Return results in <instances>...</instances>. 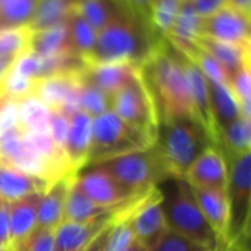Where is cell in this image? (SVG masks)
I'll list each match as a JSON object with an SVG mask.
<instances>
[{
  "instance_id": "14",
  "label": "cell",
  "mask_w": 251,
  "mask_h": 251,
  "mask_svg": "<svg viewBox=\"0 0 251 251\" xmlns=\"http://www.w3.org/2000/svg\"><path fill=\"white\" fill-rule=\"evenodd\" d=\"M93 118L85 112L75 109L69 113V126L65 143V156L69 171L76 175L88 165L91 144Z\"/></svg>"
},
{
  "instance_id": "12",
  "label": "cell",
  "mask_w": 251,
  "mask_h": 251,
  "mask_svg": "<svg viewBox=\"0 0 251 251\" xmlns=\"http://www.w3.org/2000/svg\"><path fill=\"white\" fill-rule=\"evenodd\" d=\"M184 179L194 188L226 190L228 162L219 147H207L187 169Z\"/></svg>"
},
{
  "instance_id": "38",
  "label": "cell",
  "mask_w": 251,
  "mask_h": 251,
  "mask_svg": "<svg viewBox=\"0 0 251 251\" xmlns=\"http://www.w3.org/2000/svg\"><path fill=\"white\" fill-rule=\"evenodd\" d=\"M0 247L9 249V203L0 204Z\"/></svg>"
},
{
  "instance_id": "34",
  "label": "cell",
  "mask_w": 251,
  "mask_h": 251,
  "mask_svg": "<svg viewBox=\"0 0 251 251\" xmlns=\"http://www.w3.org/2000/svg\"><path fill=\"white\" fill-rule=\"evenodd\" d=\"M228 85L240 103L241 115L251 119V78L250 65L243 66L228 78Z\"/></svg>"
},
{
  "instance_id": "33",
  "label": "cell",
  "mask_w": 251,
  "mask_h": 251,
  "mask_svg": "<svg viewBox=\"0 0 251 251\" xmlns=\"http://www.w3.org/2000/svg\"><path fill=\"white\" fill-rule=\"evenodd\" d=\"M29 37L31 31L28 28L0 31V57L18 60L28 50Z\"/></svg>"
},
{
  "instance_id": "2",
  "label": "cell",
  "mask_w": 251,
  "mask_h": 251,
  "mask_svg": "<svg viewBox=\"0 0 251 251\" xmlns=\"http://www.w3.org/2000/svg\"><path fill=\"white\" fill-rule=\"evenodd\" d=\"M141 74L154 101L159 122L169 119L197 121L184 66V56L179 50L172 53L163 46L160 51L141 68Z\"/></svg>"
},
{
  "instance_id": "1",
  "label": "cell",
  "mask_w": 251,
  "mask_h": 251,
  "mask_svg": "<svg viewBox=\"0 0 251 251\" xmlns=\"http://www.w3.org/2000/svg\"><path fill=\"white\" fill-rule=\"evenodd\" d=\"M162 38L150 18L128 4L97 32L96 43L84 62L87 65L129 63L143 68L163 47Z\"/></svg>"
},
{
  "instance_id": "22",
  "label": "cell",
  "mask_w": 251,
  "mask_h": 251,
  "mask_svg": "<svg viewBox=\"0 0 251 251\" xmlns=\"http://www.w3.org/2000/svg\"><path fill=\"white\" fill-rule=\"evenodd\" d=\"M28 50L41 57H60L72 54L65 22L47 29L34 31L29 37Z\"/></svg>"
},
{
  "instance_id": "3",
  "label": "cell",
  "mask_w": 251,
  "mask_h": 251,
  "mask_svg": "<svg viewBox=\"0 0 251 251\" xmlns=\"http://www.w3.org/2000/svg\"><path fill=\"white\" fill-rule=\"evenodd\" d=\"M160 206L168 225L172 229L212 251H222V243L203 216L191 187L184 178L171 176L157 185Z\"/></svg>"
},
{
  "instance_id": "5",
  "label": "cell",
  "mask_w": 251,
  "mask_h": 251,
  "mask_svg": "<svg viewBox=\"0 0 251 251\" xmlns=\"http://www.w3.org/2000/svg\"><path fill=\"white\" fill-rule=\"evenodd\" d=\"M154 137L126 124L110 109L93 118L88 165L150 149L154 146Z\"/></svg>"
},
{
  "instance_id": "19",
  "label": "cell",
  "mask_w": 251,
  "mask_h": 251,
  "mask_svg": "<svg viewBox=\"0 0 251 251\" xmlns=\"http://www.w3.org/2000/svg\"><path fill=\"white\" fill-rule=\"evenodd\" d=\"M149 194V193H147ZM146 194V196H147ZM144 197V196H143ZM143 197H140L138 200L128 203L125 206H118V207H103L99 206L96 203H93L78 187V184L75 182V178L71 184L69 193H68V199H66V206H65V219L66 222H88L93 221L96 218H101V216H107V215H116L121 212H125L128 209H131L132 206H135Z\"/></svg>"
},
{
  "instance_id": "42",
  "label": "cell",
  "mask_w": 251,
  "mask_h": 251,
  "mask_svg": "<svg viewBox=\"0 0 251 251\" xmlns=\"http://www.w3.org/2000/svg\"><path fill=\"white\" fill-rule=\"evenodd\" d=\"M125 251H149V247H146L144 244H141L140 241L135 240V241H134V243H132Z\"/></svg>"
},
{
  "instance_id": "29",
  "label": "cell",
  "mask_w": 251,
  "mask_h": 251,
  "mask_svg": "<svg viewBox=\"0 0 251 251\" xmlns=\"http://www.w3.org/2000/svg\"><path fill=\"white\" fill-rule=\"evenodd\" d=\"M50 109L31 96L18 103V125L25 132H47L49 134Z\"/></svg>"
},
{
  "instance_id": "28",
  "label": "cell",
  "mask_w": 251,
  "mask_h": 251,
  "mask_svg": "<svg viewBox=\"0 0 251 251\" xmlns=\"http://www.w3.org/2000/svg\"><path fill=\"white\" fill-rule=\"evenodd\" d=\"M128 4L122 0H82L76 10L99 32L110 24Z\"/></svg>"
},
{
  "instance_id": "43",
  "label": "cell",
  "mask_w": 251,
  "mask_h": 251,
  "mask_svg": "<svg viewBox=\"0 0 251 251\" xmlns=\"http://www.w3.org/2000/svg\"><path fill=\"white\" fill-rule=\"evenodd\" d=\"M228 251H247V247L246 249H241V244H238V246H232V247H229V249H226Z\"/></svg>"
},
{
  "instance_id": "27",
  "label": "cell",
  "mask_w": 251,
  "mask_h": 251,
  "mask_svg": "<svg viewBox=\"0 0 251 251\" xmlns=\"http://www.w3.org/2000/svg\"><path fill=\"white\" fill-rule=\"evenodd\" d=\"M200 24L201 16L194 9L191 0H182L168 37H171L178 49H184L185 46L193 44L200 35Z\"/></svg>"
},
{
  "instance_id": "25",
  "label": "cell",
  "mask_w": 251,
  "mask_h": 251,
  "mask_svg": "<svg viewBox=\"0 0 251 251\" xmlns=\"http://www.w3.org/2000/svg\"><path fill=\"white\" fill-rule=\"evenodd\" d=\"M81 1L82 0H40L28 29L34 32L62 25L68 15L76 9Z\"/></svg>"
},
{
  "instance_id": "6",
  "label": "cell",
  "mask_w": 251,
  "mask_h": 251,
  "mask_svg": "<svg viewBox=\"0 0 251 251\" xmlns=\"http://www.w3.org/2000/svg\"><path fill=\"white\" fill-rule=\"evenodd\" d=\"M93 165L101 168L124 187L135 193H149L162 181L172 176L156 146Z\"/></svg>"
},
{
  "instance_id": "21",
  "label": "cell",
  "mask_w": 251,
  "mask_h": 251,
  "mask_svg": "<svg viewBox=\"0 0 251 251\" xmlns=\"http://www.w3.org/2000/svg\"><path fill=\"white\" fill-rule=\"evenodd\" d=\"M196 44L209 53L224 69L228 78L246 65H250V46H237L206 37H197Z\"/></svg>"
},
{
  "instance_id": "17",
  "label": "cell",
  "mask_w": 251,
  "mask_h": 251,
  "mask_svg": "<svg viewBox=\"0 0 251 251\" xmlns=\"http://www.w3.org/2000/svg\"><path fill=\"white\" fill-rule=\"evenodd\" d=\"M138 69V66L129 63H85V68L79 72V76L109 97H113Z\"/></svg>"
},
{
  "instance_id": "31",
  "label": "cell",
  "mask_w": 251,
  "mask_h": 251,
  "mask_svg": "<svg viewBox=\"0 0 251 251\" xmlns=\"http://www.w3.org/2000/svg\"><path fill=\"white\" fill-rule=\"evenodd\" d=\"M76 109L85 112L91 118H96L112 109V97L100 91L93 84L84 81L78 75V90H76Z\"/></svg>"
},
{
  "instance_id": "23",
  "label": "cell",
  "mask_w": 251,
  "mask_h": 251,
  "mask_svg": "<svg viewBox=\"0 0 251 251\" xmlns=\"http://www.w3.org/2000/svg\"><path fill=\"white\" fill-rule=\"evenodd\" d=\"M207 84H209L210 110H212V116H213L215 125L218 128V135H219L221 128L231 124L237 118L243 116L241 107L226 82L207 79Z\"/></svg>"
},
{
  "instance_id": "13",
  "label": "cell",
  "mask_w": 251,
  "mask_h": 251,
  "mask_svg": "<svg viewBox=\"0 0 251 251\" xmlns=\"http://www.w3.org/2000/svg\"><path fill=\"white\" fill-rule=\"evenodd\" d=\"M135 206H132L131 209H134ZM131 209L121 212V213H116V215H107V216L96 218L93 221L81 222V224L63 221L54 231V251L84 250L109 224H112L119 216L129 212Z\"/></svg>"
},
{
  "instance_id": "26",
  "label": "cell",
  "mask_w": 251,
  "mask_h": 251,
  "mask_svg": "<svg viewBox=\"0 0 251 251\" xmlns=\"http://www.w3.org/2000/svg\"><path fill=\"white\" fill-rule=\"evenodd\" d=\"M65 26L72 54L85 60L96 43L97 31L85 21V18L76 9H74L68 15V18L65 19Z\"/></svg>"
},
{
  "instance_id": "9",
  "label": "cell",
  "mask_w": 251,
  "mask_h": 251,
  "mask_svg": "<svg viewBox=\"0 0 251 251\" xmlns=\"http://www.w3.org/2000/svg\"><path fill=\"white\" fill-rule=\"evenodd\" d=\"M85 172H78L75 175V182L81 191L96 204L103 207H118L125 206L146 196L147 193H135L121 182H118L110 174L103 171L96 165L85 166ZM150 193V191H149Z\"/></svg>"
},
{
  "instance_id": "32",
  "label": "cell",
  "mask_w": 251,
  "mask_h": 251,
  "mask_svg": "<svg viewBox=\"0 0 251 251\" xmlns=\"http://www.w3.org/2000/svg\"><path fill=\"white\" fill-rule=\"evenodd\" d=\"M181 3L182 0H153L149 18L154 29L162 37L169 35Z\"/></svg>"
},
{
  "instance_id": "44",
  "label": "cell",
  "mask_w": 251,
  "mask_h": 251,
  "mask_svg": "<svg viewBox=\"0 0 251 251\" xmlns=\"http://www.w3.org/2000/svg\"><path fill=\"white\" fill-rule=\"evenodd\" d=\"M7 251H24L22 249H7Z\"/></svg>"
},
{
  "instance_id": "24",
  "label": "cell",
  "mask_w": 251,
  "mask_h": 251,
  "mask_svg": "<svg viewBox=\"0 0 251 251\" xmlns=\"http://www.w3.org/2000/svg\"><path fill=\"white\" fill-rule=\"evenodd\" d=\"M218 147L229 162L244 153L251 151V119L240 116L219 129Z\"/></svg>"
},
{
  "instance_id": "8",
  "label": "cell",
  "mask_w": 251,
  "mask_h": 251,
  "mask_svg": "<svg viewBox=\"0 0 251 251\" xmlns=\"http://www.w3.org/2000/svg\"><path fill=\"white\" fill-rule=\"evenodd\" d=\"M112 110L126 124L156 138L159 115L141 74V68L112 97Z\"/></svg>"
},
{
  "instance_id": "16",
  "label": "cell",
  "mask_w": 251,
  "mask_h": 251,
  "mask_svg": "<svg viewBox=\"0 0 251 251\" xmlns=\"http://www.w3.org/2000/svg\"><path fill=\"white\" fill-rule=\"evenodd\" d=\"M191 190L203 216L219 237L225 251L226 237H228V224H229V204H228L226 190H207V188H194V187H191Z\"/></svg>"
},
{
  "instance_id": "10",
  "label": "cell",
  "mask_w": 251,
  "mask_h": 251,
  "mask_svg": "<svg viewBox=\"0 0 251 251\" xmlns=\"http://www.w3.org/2000/svg\"><path fill=\"white\" fill-rule=\"evenodd\" d=\"M200 37L237 46H250V13L226 4L215 13L201 18Z\"/></svg>"
},
{
  "instance_id": "35",
  "label": "cell",
  "mask_w": 251,
  "mask_h": 251,
  "mask_svg": "<svg viewBox=\"0 0 251 251\" xmlns=\"http://www.w3.org/2000/svg\"><path fill=\"white\" fill-rule=\"evenodd\" d=\"M149 251H212L203 244H199L172 229H166V232L156 241Z\"/></svg>"
},
{
  "instance_id": "4",
  "label": "cell",
  "mask_w": 251,
  "mask_h": 251,
  "mask_svg": "<svg viewBox=\"0 0 251 251\" xmlns=\"http://www.w3.org/2000/svg\"><path fill=\"white\" fill-rule=\"evenodd\" d=\"M154 146L169 174L175 178H184L194 160L215 144L197 121L169 119L159 122Z\"/></svg>"
},
{
  "instance_id": "37",
  "label": "cell",
  "mask_w": 251,
  "mask_h": 251,
  "mask_svg": "<svg viewBox=\"0 0 251 251\" xmlns=\"http://www.w3.org/2000/svg\"><path fill=\"white\" fill-rule=\"evenodd\" d=\"M191 3L201 18H206L226 6V0H191Z\"/></svg>"
},
{
  "instance_id": "7",
  "label": "cell",
  "mask_w": 251,
  "mask_h": 251,
  "mask_svg": "<svg viewBox=\"0 0 251 251\" xmlns=\"http://www.w3.org/2000/svg\"><path fill=\"white\" fill-rule=\"evenodd\" d=\"M229 224L226 249L238 244H247L251 209V151L232 159L228 165Z\"/></svg>"
},
{
  "instance_id": "11",
  "label": "cell",
  "mask_w": 251,
  "mask_h": 251,
  "mask_svg": "<svg viewBox=\"0 0 251 251\" xmlns=\"http://www.w3.org/2000/svg\"><path fill=\"white\" fill-rule=\"evenodd\" d=\"M131 225L135 240L146 247H153L156 241L166 232L168 225L160 206V193L153 188L131 213Z\"/></svg>"
},
{
  "instance_id": "20",
  "label": "cell",
  "mask_w": 251,
  "mask_h": 251,
  "mask_svg": "<svg viewBox=\"0 0 251 251\" xmlns=\"http://www.w3.org/2000/svg\"><path fill=\"white\" fill-rule=\"evenodd\" d=\"M49 185L50 182L38 176L0 165V199L4 203H13L26 196L44 193Z\"/></svg>"
},
{
  "instance_id": "36",
  "label": "cell",
  "mask_w": 251,
  "mask_h": 251,
  "mask_svg": "<svg viewBox=\"0 0 251 251\" xmlns=\"http://www.w3.org/2000/svg\"><path fill=\"white\" fill-rule=\"evenodd\" d=\"M54 231L56 229H34L26 241L16 249L24 251H54Z\"/></svg>"
},
{
  "instance_id": "39",
  "label": "cell",
  "mask_w": 251,
  "mask_h": 251,
  "mask_svg": "<svg viewBox=\"0 0 251 251\" xmlns=\"http://www.w3.org/2000/svg\"><path fill=\"white\" fill-rule=\"evenodd\" d=\"M132 210V209H131ZM128 213V212H126ZM124 216V215H122ZM121 218V216H119ZM118 218V219H119ZM116 219V221H118ZM116 221H113L112 224H109L84 250H81V251H106V247H107V240H109V235H110V231H112V226H113V224L116 222Z\"/></svg>"
},
{
  "instance_id": "15",
  "label": "cell",
  "mask_w": 251,
  "mask_h": 251,
  "mask_svg": "<svg viewBox=\"0 0 251 251\" xmlns=\"http://www.w3.org/2000/svg\"><path fill=\"white\" fill-rule=\"evenodd\" d=\"M75 175H66L53 181L41 194L37 207L35 229H56L65 219V206Z\"/></svg>"
},
{
  "instance_id": "46",
  "label": "cell",
  "mask_w": 251,
  "mask_h": 251,
  "mask_svg": "<svg viewBox=\"0 0 251 251\" xmlns=\"http://www.w3.org/2000/svg\"><path fill=\"white\" fill-rule=\"evenodd\" d=\"M1 203H3V200H1V199H0V204H1Z\"/></svg>"
},
{
  "instance_id": "18",
  "label": "cell",
  "mask_w": 251,
  "mask_h": 251,
  "mask_svg": "<svg viewBox=\"0 0 251 251\" xmlns=\"http://www.w3.org/2000/svg\"><path fill=\"white\" fill-rule=\"evenodd\" d=\"M43 193L9 203V249L22 246L37 225V207Z\"/></svg>"
},
{
  "instance_id": "30",
  "label": "cell",
  "mask_w": 251,
  "mask_h": 251,
  "mask_svg": "<svg viewBox=\"0 0 251 251\" xmlns=\"http://www.w3.org/2000/svg\"><path fill=\"white\" fill-rule=\"evenodd\" d=\"M40 0H0V31L28 28Z\"/></svg>"
},
{
  "instance_id": "41",
  "label": "cell",
  "mask_w": 251,
  "mask_h": 251,
  "mask_svg": "<svg viewBox=\"0 0 251 251\" xmlns=\"http://www.w3.org/2000/svg\"><path fill=\"white\" fill-rule=\"evenodd\" d=\"M226 4L244 13H250L251 0H226Z\"/></svg>"
},
{
  "instance_id": "40",
  "label": "cell",
  "mask_w": 251,
  "mask_h": 251,
  "mask_svg": "<svg viewBox=\"0 0 251 251\" xmlns=\"http://www.w3.org/2000/svg\"><path fill=\"white\" fill-rule=\"evenodd\" d=\"M122 1H125L126 4L132 6V7L137 9V10L144 12L147 16H149L150 7H151V3H153V0H122Z\"/></svg>"
},
{
  "instance_id": "45",
  "label": "cell",
  "mask_w": 251,
  "mask_h": 251,
  "mask_svg": "<svg viewBox=\"0 0 251 251\" xmlns=\"http://www.w3.org/2000/svg\"><path fill=\"white\" fill-rule=\"evenodd\" d=\"M0 251H7V249H4V247H0Z\"/></svg>"
}]
</instances>
